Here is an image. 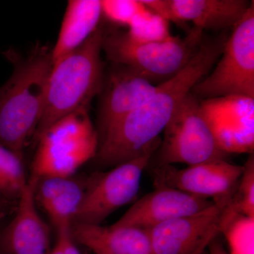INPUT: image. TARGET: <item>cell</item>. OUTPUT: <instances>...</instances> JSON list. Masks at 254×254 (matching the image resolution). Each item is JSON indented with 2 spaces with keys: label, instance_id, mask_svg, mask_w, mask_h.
Wrapping results in <instances>:
<instances>
[{
  "label": "cell",
  "instance_id": "6da1fadb",
  "mask_svg": "<svg viewBox=\"0 0 254 254\" xmlns=\"http://www.w3.org/2000/svg\"><path fill=\"white\" fill-rule=\"evenodd\" d=\"M227 39L204 37L180 72L157 85L144 104L110 127L101 136L95 156L100 165L113 168L133 160L159 139L180 103L218 62Z\"/></svg>",
  "mask_w": 254,
  "mask_h": 254
},
{
  "label": "cell",
  "instance_id": "7a4b0ae2",
  "mask_svg": "<svg viewBox=\"0 0 254 254\" xmlns=\"http://www.w3.org/2000/svg\"><path fill=\"white\" fill-rule=\"evenodd\" d=\"M9 55L14 68L0 87V144L22 155L43 115L53 61L46 47H36L24 59Z\"/></svg>",
  "mask_w": 254,
  "mask_h": 254
},
{
  "label": "cell",
  "instance_id": "3957f363",
  "mask_svg": "<svg viewBox=\"0 0 254 254\" xmlns=\"http://www.w3.org/2000/svg\"><path fill=\"white\" fill-rule=\"evenodd\" d=\"M103 38V31L97 28L81 46L53 63L44 110L35 133L37 138L60 119L88 108L101 91Z\"/></svg>",
  "mask_w": 254,
  "mask_h": 254
},
{
  "label": "cell",
  "instance_id": "277c9868",
  "mask_svg": "<svg viewBox=\"0 0 254 254\" xmlns=\"http://www.w3.org/2000/svg\"><path fill=\"white\" fill-rule=\"evenodd\" d=\"M203 32L190 28L186 36L154 43H139L127 33L105 35L103 50L107 58L118 66H126L158 85L176 76L188 64L204 39Z\"/></svg>",
  "mask_w": 254,
  "mask_h": 254
},
{
  "label": "cell",
  "instance_id": "5b68a950",
  "mask_svg": "<svg viewBox=\"0 0 254 254\" xmlns=\"http://www.w3.org/2000/svg\"><path fill=\"white\" fill-rule=\"evenodd\" d=\"M33 161L36 179L71 177L96 156L99 138L88 108H81L60 119L38 137Z\"/></svg>",
  "mask_w": 254,
  "mask_h": 254
},
{
  "label": "cell",
  "instance_id": "8992f818",
  "mask_svg": "<svg viewBox=\"0 0 254 254\" xmlns=\"http://www.w3.org/2000/svg\"><path fill=\"white\" fill-rule=\"evenodd\" d=\"M216 66L191 90L198 99L254 98V4L233 28Z\"/></svg>",
  "mask_w": 254,
  "mask_h": 254
},
{
  "label": "cell",
  "instance_id": "52a82bcc",
  "mask_svg": "<svg viewBox=\"0 0 254 254\" xmlns=\"http://www.w3.org/2000/svg\"><path fill=\"white\" fill-rule=\"evenodd\" d=\"M163 133L158 148V166L176 163L190 166L226 158L200 100L191 91L177 107Z\"/></svg>",
  "mask_w": 254,
  "mask_h": 254
},
{
  "label": "cell",
  "instance_id": "ba28073f",
  "mask_svg": "<svg viewBox=\"0 0 254 254\" xmlns=\"http://www.w3.org/2000/svg\"><path fill=\"white\" fill-rule=\"evenodd\" d=\"M160 142V138L133 160L88 177L86 192L73 224L102 225L114 212L134 200L139 191L143 172Z\"/></svg>",
  "mask_w": 254,
  "mask_h": 254
},
{
  "label": "cell",
  "instance_id": "9c48e42d",
  "mask_svg": "<svg viewBox=\"0 0 254 254\" xmlns=\"http://www.w3.org/2000/svg\"><path fill=\"white\" fill-rule=\"evenodd\" d=\"M244 171V165L226 160H213L177 169L158 166L154 171L155 187L175 189L214 203L231 198Z\"/></svg>",
  "mask_w": 254,
  "mask_h": 254
},
{
  "label": "cell",
  "instance_id": "30bf717a",
  "mask_svg": "<svg viewBox=\"0 0 254 254\" xmlns=\"http://www.w3.org/2000/svg\"><path fill=\"white\" fill-rule=\"evenodd\" d=\"M229 202L214 203L198 213L150 229L153 254H202L220 234L222 211Z\"/></svg>",
  "mask_w": 254,
  "mask_h": 254
},
{
  "label": "cell",
  "instance_id": "8fae6325",
  "mask_svg": "<svg viewBox=\"0 0 254 254\" xmlns=\"http://www.w3.org/2000/svg\"><path fill=\"white\" fill-rule=\"evenodd\" d=\"M200 105L224 153H254V98L220 97Z\"/></svg>",
  "mask_w": 254,
  "mask_h": 254
},
{
  "label": "cell",
  "instance_id": "7c38bea8",
  "mask_svg": "<svg viewBox=\"0 0 254 254\" xmlns=\"http://www.w3.org/2000/svg\"><path fill=\"white\" fill-rule=\"evenodd\" d=\"M213 204L212 200L175 189L155 187L153 191L133 203L113 225L150 230L169 220L198 213Z\"/></svg>",
  "mask_w": 254,
  "mask_h": 254
},
{
  "label": "cell",
  "instance_id": "4fadbf2b",
  "mask_svg": "<svg viewBox=\"0 0 254 254\" xmlns=\"http://www.w3.org/2000/svg\"><path fill=\"white\" fill-rule=\"evenodd\" d=\"M31 177L18 197L14 218L4 229L1 250L6 254H50L52 247L48 225L36 208L35 186Z\"/></svg>",
  "mask_w": 254,
  "mask_h": 254
},
{
  "label": "cell",
  "instance_id": "5bb4252c",
  "mask_svg": "<svg viewBox=\"0 0 254 254\" xmlns=\"http://www.w3.org/2000/svg\"><path fill=\"white\" fill-rule=\"evenodd\" d=\"M156 87L131 68L118 65L110 75L100 105L101 136L110 127L144 104Z\"/></svg>",
  "mask_w": 254,
  "mask_h": 254
},
{
  "label": "cell",
  "instance_id": "9a60e30c",
  "mask_svg": "<svg viewBox=\"0 0 254 254\" xmlns=\"http://www.w3.org/2000/svg\"><path fill=\"white\" fill-rule=\"evenodd\" d=\"M253 2V1H252ZM252 2L245 0H165V18L169 23L220 31L234 28L244 17Z\"/></svg>",
  "mask_w": 254,
  "mask_h": 254
},
{
  "label": "cell",
  "instance_id": "2e32d148",
  "mask_svg": "<svg viewBox=\"0 0 254 254\" xmlns=\"http://www.w3.org/2000/svg\"><path fill=\"white\" fill-rule=\"evenodd\" d=\"M73 239L95 254H153L149 230L73 224Z\"/></svg>",
  "mask_w": 254,
  "mask_h": 254
},
{
  "label": "cell",
  "instance_id": "e0dca14e",
  "mask_svg": "<svg viewBox=\"0 0 254 254\" xmlns=\"http://www.w3.org/2000/svg\"><path fill=\"white\" fill-rule=\"evenodd\" d=\"M35 195L56 228L72 227L83 199L88 178L46 177L36 179Z\"/></svg>",
  "mask_w": 254,
  "mask_h": 254
},
{
  "label": "cell",
  "instance_id": "ac0fdd59",
  "mask_svg": "<svg viewBox=\"0 0 254 254\" xmlns=\"http://www.w3.org/2000/svg\"><path fill=\"white\" fill-rule=\"evenodd\" d=\"M102 16L100 0H70L54 48L53 63L71 53L98 28Z\"/></svg>",
  "mask_w": 254,
  "mask_h": 254
},
{
  "label": "cell",
  "instance_id": "d6986e66",
  "mask_svg": "<svg viewBox=\"0 0 254 254\" xmlns=\"http://www.w3.org/2000/svg\"><path fill=\"white\" fill-rule=\"evenodd\" d=\"M223 209L220 233L225 235L228 254H254V218Z\"/></svg>",
  "mask_w": 254,
  "mask_h": 254
},
{
  "label": "cell",
  "instance_id": "ffe728a7",
  "mask_svg": "<svg viewBox=\"0 0 254 254\" xmlns=\"http://www.w3.org/2000/svg\"><path fill=\"white\" fill-rule=\"evenodd\" d=\"M22 155L0 144V194L18 198L27 185Z\"/></svg>",
  "mask_w": 254,
  "mask_h": 254
},
{
  "label": "cell",
  "instance_id": "44dd1931",
  "mask_svg": "<svg viewBox=\"0 0 254 254\" xmlns=\"http://www.w3.org/2000/svg\"><path fill=\"white\" fill-rule=\"evenodd\" d=\"M127 34L139 43L163 41L173 36L168 21L147 7L133 18Z\"/></svg>",
  "mask_w": 254,
  "mask_h": 254
},
{
  "label": "cell",
  "instance_id": "7402d4cb",
  "mask_svg": "<svg viewBox=\"0 0 254 254\" xmlns=\"http://www.w3.org/2000/svg\"><path fill=\"white\" fill-rule=\"evenodd\" d=\"M227 208L239 215L254 218V157L250 154Z\"/></svg>",
  "mask_w": 254,
  "mask_h": 254
},
{
  "label": "cell",
  "instance_id": "603a6c76",
  "mask_svg": "<svg viewBox=\"0 0 254 254\" xmlns=\"http://www.w3.org/2000/svg\"><path fill=\"white\" fill-rule=\"evenodd\" d=\"M100 2L102 14L111 22L127 27L146 8L141 0H102Z\"/></svg>",
  "mask_w": 254,
  "mask_h": 254
},
{
  "label": "cell",
  "instance_id": "cb8c5ba5",
  "mask_svg": "<svg viewBox=\"0 0 254 254\" xmlns=\"http://www.w3.org/2000/svg\"><path fill=\"white\" fill-rule=\"evenodd\" d=\"M72 227H64L57 230V240L50 254H81L73 239Z\"/></svg>",
  "mask_w": 254,
  "mask_h": 254
},
{
  "label": "cell",
  "instance_id": "d4e9b609",
  "mask_svg": "<svg viewBox=\"0 0 254 254\" xmlns=\"http://www.w3.org/2000/svg\"><path fill=\"white\" fill-rule=\"evenodd\" d=\"M208 254H228L220 241L215 238L208 245Z\"/></svg>",
  "mask_w": 254,
  "mask_h": 254
},
{
  "label": "cell",
  "instance_id": "484cf974",
  "mask_svg": "<svg viewBox=\"0 0 254 254\" xmlns=\"http://www.w3.org/2000/svg\"><path fill=\"white\" fill-rule=\"evenodd\" d=\"M6 198H4L3 195H1L0 194V212L1 211V210H2L3 208H4L5 202L6 201Z\"/></svg>",
  "mask_w": 254,
  "mask_h": 254
},
{
  "label": "cell",
  "instance_id": "4316f807",
  "mask_svg": "<svg viewBox=\"0 0 254 254\" xmlns=\"http://www.w3.org/2000/svg\"><path fill=\"white\" fill-rule=\"evenodd\" d=\"M0 254H5L4 252H3L2 250H1V249H0Z\"/></svg>",
  "mask_w": 254,
  "mask_h": 254
}]
</instances>
